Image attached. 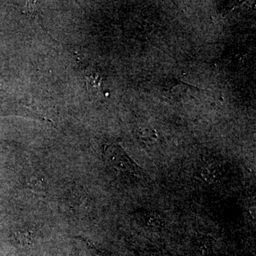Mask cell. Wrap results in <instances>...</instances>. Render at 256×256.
<instances>
[{"label":"cell","mask_w":256,"mask_h":256,"mask_svg":"<svg viewBox=\"0 0 256 256\" xmlns=\"http://www.w3.org/2000/svg\"><path fill=\"white\" fill-rule=\"evenodd\" d=\"M15 238L23 246L30 245L32 242V232L30 230H20L15 234Z\"/></svg>","instance_id":"obj_1"}]
</instances>
